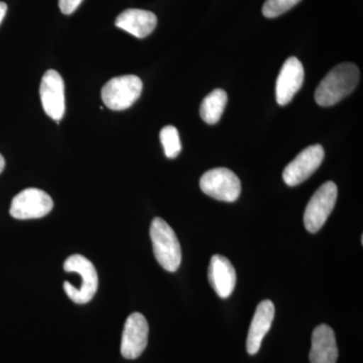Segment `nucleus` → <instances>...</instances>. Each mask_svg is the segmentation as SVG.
Returning a JSON list of instances; mask_svg holds the SVG:
<instances>
[{
    "label": "nucleus",
    "instance_id": "obj_11",
    "mask_svg": "<svg viewBox=\"0 0 363 363\" xmlns=\"http://www.w3.org/2000/svg\"><path fill=\"white\" fill-rule=\"evenodd\" d=\"M304 67L296 57L286 60L277 79L276 99L279 105L292 101L304 83Z\"/></svg>",
    "mask_w": 363,
    "mask_h": 363
},
{
    "label": "nucleus",
    "instance_id": "obj_17",
    "mask_svg": "<svg viewBox=\"0 0 363 363\" xmlns=\"http://www.w3.org/2000/svg\"><path fill=\"white\" fill-rule=\"evenodd\" d=\"M160 140L167 157L175 159L180 155L182 150L180 135L175 126H164L160 133Z\"/></svg>",
    "mask_w": 363,
    "mask_h": 363
},
{
    "label": "nucleus",
    "instance_id": "obj_12",
    "mask_svg": "<svg viewBox=\"0 0 363 363\" xmlns=\"http://www.w3.org/2000/svg\"><path fill=\"white\" fill-rule=\"evenodd\" d=\"M208 279L219 297H230L236 285V272L230 260L222 255H213L210 260Z\"/></svg>",
    "mask_w": 363,
    "mask_h": 363
},
{
    "label": "nucleus",
    "instance_id": "obj_6",
    "mask_svg": "<svg viewBox=\"0 0 363 363\" xmlns=\"http://www.w3.org/2000/svg\"><path fill=\"white\" fill-rule=\"evenodd\" d=\"M200 188L205 194L224 202H234L240 198V178L226 168L209 169L200 179Z\"/></svg>",
    "mask_w": 363,
    "mask_h": 363
},
{
    "label": "nucleus",
    "instance_id": "obj_2",
    "mask_svg": "<svg viewBox=\"0 0 363 363\" xmlns=\"http://www.w3.org/2000/svg\"><path fill=\"white\" fill-rule=\"evenodd\" d=\"M150 240L155 257L162 269L175 272L180 267L182 250L175 231L164 219L156 217L150 224Z\"/></svg>",
    "mask_w": 363,
    "mask_h": 363
},
{
    "label": "nucleus",
    "instance_id": "obj_9",
    "mask_svg": "<svg viewBox=\"0 0 363 363\" xmlns=\"http://www.w3.org/2000/svg\"><path fill=\"white\" fill-rule=\"evenodd\" d=\"M40 95L45 113L59 123L65 114V85L58 72H45L40 82Z\"/></svg>",
    "mask_w": 363,
    "mask_h": 363
},
{
    "label": "nucleus",
    "instance_id": "obj_21",
    "mask_svg": "<svg viewBox=\"0 0 363 363\" xmlns=\"http://www.w3.org/2000/svg\"><path fill=\"white\" fill-rule=\"evenodd\" d=\"M4 167H6V161H4V157L0 155V174L4 172Z\"/></svg>",
    "mask_w": 363,
    "mask_h": 363
},
{
    "label": "nucleus",
    "instance_id": "obj_15",
    "mask_svg": "<svg viewBox=\"0 0 363 363\" xmlns=\"http://www.w3.org/2000/svg\"><path fill=\"white\" fill-rule=\"evenodd\" d=\"M157 23L156 14L143 9H126L117 16L116 26L138 39L147 38L154 32Z\"/></svg>",
    "mask_w": 363,
    "mask_h": 363
},
{
    "label": "nucleus",
    "instance_id": "obj_3",
    "mask_svg": "<svg viewBox=\"0 0 363 363\" xmlns=\"http://www.w3.org/2000/svg\"><path fill=\"white\" fill-rule=\"evenodd\" d=\"M64 269L67 272L77 274L82 279L81 286L72 285L69 281L64 283L66 295L79 305L87 304L97 292L98 274L94 264L89 259L80 255H73L64 262Z\"/></svg>",
    "mask_w": 363,
    "mask_h": 363
},
{
    "label": "nucleus",
    "instance_id": "obj_1",
    "mask_svg": "<svg viewBox=\"0 0 363 363\" xmlns=\"http://www.w3.org/2000/svg\"><path fill=\"white\" fill-rule=\"evenodd\" d=\"M359 76V70L354 64L343 63L334 67L318 85L315 100L323 107L337 104L354 91Z\"/></svg>",
    "mask_w": 363,
    "mask_h": 363
},
{
    "label": "nucleus",
    "instance_id": "obj_7",
    "mask_svg": "<svg viewBox=\"0 0 363 363\" xmlns=\"http://www.w3.org/2000/svg\"><path fill=\"white\" fill-rule=\"evenodd\" d=\"M54 202L45 191L28 188L21 191L11 202L9 213L16 219L28 220L47 216L52 211Z\"/></svg>",
    "mask_w": 363,
    "mask_h": 363
},
{
    "label": "nucleus",
    "instance_id": "obj_18",
    "mask_svg": "<svg viewBox=\"0 0 363 363\" xmlns=\"http://www.w3.org/2000/svg\"><path fill=\"white\" fill-rule=\"evenodd\" d=\"M300 1L301 0H267L262 6V13L267 18H278Z\"/></svg>",
    "mask_w": 363,
    "mask_h": 363
},
{
    "label": "nucleus",
    "instance_id": "obj_5",
    "mask_svg": "<svg viewBox=\"0 0 363 363\" xmlns=\"http://www.w3.org/2000/svg\"><path fill=\"white\" fill-rule=\"evenodd\" d=\"M338 189L333 182H326L312 196L304 213L306 229L316 233L330 216L337 200Z\"/></svg>",
    "mask_w": 363,
    "mask_h": 363
},
{
    "label": "nucleus",
    "instance_id": "obj_19",
    "mask_svg": "<svg viewBox=\"0 0 363 363\" xmlns=\"http://www.w3.org/2000/svg\"><path fill=\"white\" fill-rule=\"evenodd\" d=\"M83 0H59V7L64 14H72L79 6L82 4Z\"/></svg>",
    "mask_w": 363,
    "mask_h": 363
},
{
    "label": "nucleus",
    "instance_id": "obj_8",
    "mask_svg": "<svg viewBox=\"0 0 363 363\" xmlns=\"http://www.w3.org/2000/svg\"><path fill=\"white\" fill-rule=\"evenodd\" d=\"M324 156L323 147L320 145L302 150L284 169L283 179L286 185L295 187L309 179L321 166Z\"/></svg>",
    "mask_w": 363,
    "mask_h": 363
},
{
    "label": "nucleus",
    "instance_id": "obj_10",
    "mask_svg": "<svg viewBox=\"0 0 363 363\" xmlns=\"http://www.w3.org/2000/svg\"><path fill=\"white\" fill-rule=\"evenodd\" d=\"M149 340V324L140 313H133L126 319L121 339V354L126 359H135L143 354Z\"/></svg>",
    "mask_w": 363,
    "mask_h": 363
},
{
    "label": "nucleus",
    "instance_id": "obj_13",
    "mask_svg": "<svg viewBox=\"0 0 363 363\" xmlns=\"http://www.w3.org/2000/svg\"><path fill=\"white\" fill-rule=\"evenodd\" d=\"M274 305L271 300L260 302L253 315L247 340L248 354L255 355L259 352L262 340L271 329L274 318Z\"/></svg>",
    "mask_w": 363,
    "mask_h": 363
},
{
    "label": "nucleus",
    "instance_id": "obj_14",
    "mask_svg": "<svg viewBox=\"0 0 363 363\" xmlns=\"http://www.w3.org/2000/svg\"><path fill=\"white\" fill-rule=\"evenodd\" d=\"M337 358V343L333 329L326 324L319 325L312 334L310 362L336 363Z\"/></svg>",
    "mask_w": 363,
    "mask_h": 363
},
{
    "label": "nucleus",
    "instance_id": "obj_4",
    "mask_svg": "<svg viewBox=\"0 0 363 363\" xmlns=\"http://www.w3.org/2000/svg\"><path fill=\"white\" fill-rule=\"evenodd\" d=\"M143 82L138 76L125 75L112 78L102 88L104 104L111 111H125L140 97Z\"/></svg>",
    "mask_w": 363,
    "mask_h": 363
},
{
    "label": "nucleus",
    "instance_id": "obj_16",
    "mask_svg": "<svg viewBox=\"0 0 363 363\" xmlns=\"http://www.w3.org/2000/svg\"><path fill=\"white\" fill-rule=\"evenodd\" d=\"M225 91L215 89L207 95L200 106V116L205 123L215 124L220 121L227 104Z\"/></svg>",
    "mask_w": 363,
    "mask_h": 363
},
{
    "label": "nucleus",
    "instance_id": "obj_20",
    "mask_svg": "<svg viewBox=\"0 0 363 363\" xmlns=\"http://www.w3.org/2000/svg\"><path fill=\"white\" fill-rule=\"evenodd\" d=\"M7 11V6L4 2L0 1V23L4 21V16H6Z\"/></svg>",
    "mask_w": 363,
    "mask_h": 363
}]
</instances>
